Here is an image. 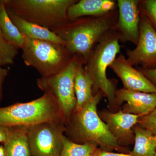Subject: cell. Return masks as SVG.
I'll use <instances>...</instances> for the list:
<instances>
[{
	"label": "cell",
	"mask_w": 156,
	"mask_h": 156,
	"mask_svg": "<svg viewBox=\"0 0 156 156\" xmlns=\"http://www.w3.org/2000/svg\"><path fill=\"white\" fill-rule=\"evenodd\" d=\"M114 10L96 17H81L62 24L53 31L63 41L72 55H78L84 62L99 40L114 28L117 21Z\"/></svg>",
	"instance_id": "cell-1"
},
{
	"label": "cell",
	"mask_w": 156,
	"mask_h": 156,
	"mask_svg": "<svg viewBox=\"0 0 156 156\" xmlns=\"http://www.w3.org/2000/svg\"><path fill=\"white\" fill-rule=\"evenodd\" d=\"M119 41L114 29L109 31L99 40L84 64L93 88L100 89L112 105L115 103L117 90L114 81L108 79L106 71L120 53Z\"/></svg>",
	"instance_id": "cell-2"
},
{
	"label": "cell",
	"mask_w": 156,
	"mask_h": 156,
	"mask_svg": "<svg viewBox=\"0 0 156 156\" xmlns=\"http://www.w3.org/2000/svg\"><path fill=\"white\" fill-rule=\"evenodd\" d=\"M59 121L64 122L58 104L49 93L29 102L0 107V126L29 127Z\"/></svg>",
	"instance_id": "cell-3"
},
{
	"label": "cell",
	"mask_w": 156,
	"mask_h": 156,
	"mask_svg": "<svg viewBox=\"0 0 156 156\" xmlns=\"http://www.w3.org/2000/svg\"><path fill=\"white\" fill-rule=\"evenodd\" d=\"M103 94L99 91L82 108L73 112L72 131L83 144H97L105 150H119L118 140L97 113L98 104Z\"/></svg>",
	"instance_id": "cell-4"
},
{
	"label": "cell",
	"mask_w": 156,
	"mask_h": 156,
	"mask_svg": "<svg viewBox=\"0 0 156 156\" xmlns=\"http://www.w3.org/2000/svg\"><path fill=\"white\" fill-rule=\"evenodd\" d=\"M76 0H6V9L23 19L53 30L68 22Z\"/></svg>",
	"instance_id": "cell-5"
},
{
	"label": "cell",
	"mask_w": 156,
	"mask_h": 156,
	"mask_svg": "<svg viewBox=\"0 0 156 156\" xmlns=\"http://www.w3.org/2000/svg\"><path fill=\"white\" fill-rule=\"evenodd\" d=\"M22 57L26 65L34 68L42 77L60 72L73 56L63 45L49 41L24 37Z\"/></svg>",
	"instance_id": "cell-6"
},
{
	"label": "cell",
	"mask_w": 156,
	"mask_h": 156,
	"mask_svg": "<svg viewBox=\"0 0 156 156\" xmlns=\"http://www.w3.org/2000/svg\"><path fill=\"white\" fill-rule=\"evenodd\" d=\"M82 61L84 62L80 56L73 55L68 64L59 72L37 80L38 87L44 93L52 95L56 100L65 125L76 106L75 76L77 67Z\"/></svg>",
	"instance_id": "cell-7"
},
{
	"label": "cell",
	"mask_w": 156,
	"mask_h": 156,
	"mask_svg": "<svg viewBox=\"0 0 156 156\" xmlns=\"http://www.w3.org/2000/svg\"><path fill=\"white\" fill-rule=\"evenodd\" d=\"M66 130L63 121L45 122L27 127L31 156H60Z\"/></svg>",
	"instance_id": "cell-8"
},
{
	"label": "cell",
	"mask_w": 156,
	"mask_h": 156,
	"mask_svg": "<svg viewBox=\"0 0 156 156\" xmlns=\"http://www.w3.org/2000/svg\"><path fill=\"white\" fill-rule=\"evenodd\" d=\"M140 35L136 48L127 50V59L133 66L152 69L156 66V31L146 14L140 17Z\"/></svg>",
	"instance_id": "cell-9"
},
{
	"label": "cell",
	"mask_w": 156,
	"mask_h": 156,
	"mask_svg": "<svg viewBox=\"0 0 156 156\" xmlns=\"http://www.w3.org/2000/svg\"><path fill=\"white\" fill-rule=\"evenodd\" d=\"M139 3L137 0H118L119 17L114 28L119 40L136 45L140 35Z\"/></svg>",
	"instance_id": "cell-10"
},
{
	"label": "cell",
	"mask_w": 156,
	"mask_h": 156,
	"mask_svg": "<svg viewBox=\"0 0 156 156\" xmlns=\"http://www.w3.org/2000/svg\"><path fill=\"white\" fill-rule=\"evenodd\" d=\"M109 67L121 79L124 89L131 91L156 93V87L139 70L134 68L122 54Z\"/></svg>",
	"instance_id": "cell-11"
},
{
	"label": "cell",
	"mask_w": 156,
	"mask_h": 156,
	"mask_svg": "<svg viewBox=\"0 0 156 156\" xmlns=\"http://www.w3.org/2000/svg\"><path fill=\"white\" fill-rule=\"evenodd\" d=\"M126 101L123 111L140 117L147 115L156 108V93L131 91L125 89L117 90L115 103Z\"/></svg>",
	"instance_id": "cell-12"
},
{
	"label": "cell",
	"mask_w": 156,
	"mask_h": 156,
	"mask_svg": "<svg viewBox=\"0 0 156 156\" xmlns=\"http://www.w3.org/2000/svg\"><path fill=\"white\" fill-rule=\"evenodd\" d=\"M116 2L112 0H81L70 6L67 11L69 21L85 17H96L114 11Z\"/></svg>",
	"instance_id": "cell-13"
},
{
	"label": "cell",
	"mask_w": 156,
	"mask_h": 156,
	"mask_svg": "<svg viewBox=\"0 0 156 156\" xmlns=\"http://www.w3.org/2000/svg\"><path fill=\"white\" fill-rule=\"evenodd\" d=\"M7 11L12 22L24 37L33 40L49 41L64 46L63 41L53 31L26 20L8 9Z\"/></svg>",
	"instance_id": "cell-14"
},
{
	"label": "cell",
	"mask_w": 156,
	"mask_h": 156,
	"mask_svg": "<svg viewBox=\"0 0 156 156\" xmlns=\"http://www.w3.org/2000/svg\"><path fill=\"white\" fill-rule=\"evenodd\" d=\"M103 117L109 130L118 140L131 134V128L138 122L140 116L120 110L115 113H104Z\"/></svg>",
	"instance_id": "cell-15"
},
{
	"label": "cell",
	"mask_w": 156,
	"mask_h": 156,
	"mask_svg": "<svg viewBox=\"0 0 156 156\" xmlns=\"http://www.w3.org/2000/svg\"><path fill=\"white\" fill-rule=\"evenodd\" d=\"M27 127H11L9 138L3 144L5 156H31Z\"/></svg>",
	"instance_id": "cell-16"
},
{
	"label": "cell",
	"mask_w": 156,
	"mask_h": 156,
	"mask_svg": "<svg viewBox=\"0 0 156 156\" xmlns=\"http://www.w3.org/2000/svg\"><path fill=\"white\" fill-rule=\"evenodd\" d=\"M84 62L82 61L76 70L74 79V89L76 106L75 111L82 108L94 95L92 94L93 83L84 69Z\"/></svg>",
	"instance_id": "cell-17"
},
{
	"label": "cell",
	"mask_w": 156,
	"mask_h": 156,
	"mask_svg": "<svg viewBox=\"0 0 156 156\" xmlns=\"http://www.w3.org/2000/svg\"><path fill=\"white\" fill-rule=\"evenodd\" d=\"M135 143L131 156H154L156 151L154 135L142 127L134 128Z\"/></svg>",
	"instance_id": "cell-18"
},
{
	"label": "cell",
	"mask_w": 156,
	"mask_h": 156,
	"mask_svg": "<svg viewBox=\"0 0 156 156\" xmlns=\"http://www.w3.org/2000/svg\"><path fill=\"white\" fill-rule=\"evenodd\" d=\"M0 29L9 41L20 49L22 48L24 37L9 17L6 9V0H0Z\"/></svg>",
	"instance_id": "cell-19"
},
{
	"label": "cell",
	"mask_w": 156,
	"mask_h": 156,
	"mask_svg": "<svg viewBox=\"0 0 156 156\" xmlns=\"http://www.w3.org/2000/svg\"><path fill=\"white\" fill-rule=\"evenodd\" d=\"M98 151L95 144L76 143L64 135L60 156H95Z\"/></svg>",
	"instance_id": "cell-20"
},
{
	"label": "cell",
	"mask_w": 156,
	"mask_h": 156,
	"mask_svg": "<svg viewBox=\"0 0 156 156\" xmlns=\"http://www.w3.org/2000/svg\"><path fill=\"white\" fill-rule=\"evenodd\" d=\"M19 49L6 39L0 29V66L13 64Z\"/></svg>",
	"instance_id": "cell-21"
},
{
	"label": "cell",
	"mask_w": 156,
	"mask_h": 156,
	"mask_svg": "<svg viewBox=\"0 0 156 156\" xmlns=\"http://www.w3.org/2000/svg\"><path fill=\"white\" fill-rule=\"evenodd\" d=\"M142 3L145 14L152 23L156 26V0H145Z\"/></svg>",
	"instance_id": "cell-22"
},
{
	"label": "cell",
	"mask_w": 156,
	"mask_h": 156,
	"mask_svg": "<svg viewBox=\"0 0 156 156\" xmlns=\"http://www.w3.org/2000/svg\"><path fill=\"white\" fill-rule=\"evenodd\" d=\"M140 122L142 128L150 132L153 135H156V117L150 115L143 116Z\"/></svg>",
	"instance_id": "cell-23"
},
{
	"label": "cell",
	"mask_w": 156,
	"mask_h": 156,
	"mask_svg": "<svg viewBox=\"0 0 156 156\" xmlns=\"http://www.w3.org/2000/svg\"><path fill=\"white\" fill-rule=\"evenodd\" d=\"M139 70L156 87V67L152 69H140Z\"/></svg>",
	"instance_id": "cell-24"
},
{
	"label": "cell",
	"mask_w": 156,
	"mask_h": 156,
	"mask_svg": "<svg viewBox=\"0 0 156 156\" xmlns=\"http://www.w3.org/2000/svg\"><path fill=\"white\" fill-rule=\"evenodd\" d=\"M11 127L0 126V143L4 144L9 138Z\"/></svg>",
	"instance_id": "cell-25"
},
{
	"label": "cell",
	"mask_w": 156,
	"mask_h": 156,
	"mask_svg": "<svg viewBox=\"0 0 156 156\" xmlns=\"http://www.w3.org/2000/svg\"><path fill=\"white\" fill-rule=\"evenodd\" d=\"M9 70L7 69L0 66V102L2 97V88L4 81L9 73Z\"/></svg>",
	"instance_id": "cell-26"
},
{
	"label": "cell",
	"mask_w": 156,
	"mask_h": 156,
	"mask_svg": "<svg viewBox=\"0 0 156 156\" xmlns=\"http://www.w3.org/2000/svg\"><path fill=\"white\" fill-rule=\"evenodd\" d=\"M95 156H131L126 154L115 153L105 151H98Z\"/></svg>",
	"instance_id": "cell-27"
},
{
	"label": "cell",
	"mask_w": 156,
	"mask_h": 156,
	"mask_svg": "<svg viewBox=\"0 0 156 156\" xmlns=\"http://www.w3.org/2000/svg\"><path fill=\"white\" fill-rule=\"evenodd\" d=\"M0 156H5L3 146L0 145Z\"/></svg>",
	"instance_id": "cell-28"
},
{
	"label": "cell",
	"mask_w": 156,
	"mask_h": 156,
	"mask_svg": "<svg viewBox=\"0 0 156 156\" xmlns=\"http://www.w3.org/2000/svg\"><path fill=\"white\" fill-rule=\"evenodd\" d=\"M150 115L156 117V108L154 111L153 112H152L151 113Z\"/></svg>",
	"instance_id": "cell-29"
},
{
	"label": "cell",
	"mask_w": 156,
	"mask_h": 156,
	"mask_svg": "<svg viewBox=\"0 0 156 156\" xmlns=\"http://www.w3.org/2000/svg\"><path fill=\"white\" fill-rule=\"evenodd\" d=\"M154 138L156 142V135H154Z\"/></svg>",
	"instance_id": "cell-30"
},
{
	"label": "cell",
	"mask_w": 156,
	"mask_h": 156,
	"mask_svg": "<svg viewBox=\"0 0 156 156\" xmlns=\"http://www.w3.org/2000/svg\"><path fill=\"white\" fill-rule=\"evenodd\" d=\"M154 156H156V153H155V154L154 155Z\"/></svg>",
	"instance_id": "cell-31"
}]
</instances>
